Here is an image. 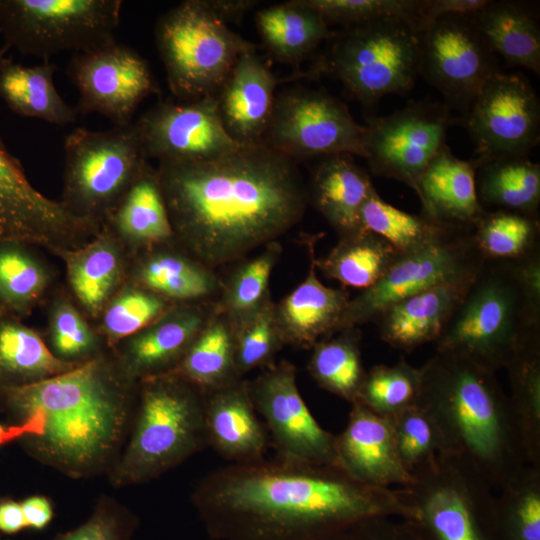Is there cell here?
Returning a JSON list of instances; mask_svg holds the SVG:
<instances>
[{"label":"cell","mask_w":540,"mask_h":540,"mask_svg":"<svg viewBox=\"0 0 540 540\" xmlns=\"http://www.w3.org/2000/svg\"><path fill=\"white\" fill-rule=\"evenodd\" d=\"M157 173L174 242L214 270L278 241L308 204L294 160L262 142L205 161L159 162Z\"/></svg>","instance_id":"cell-1"},{"label":"cell","mask_w":540,"mask_h":540,"mask_svg":"<svg viewBox=\"0 0 540 540\" xmlns=\"http://www.w3.org/2000/svg\"><path fill=\"white\" fill-rule=\"evenodd\" d=\"M192 502L213 540H319L365 518L406 515L398 488L276 458L212 471Z\"/></svg>","instance_id":"cell-2"},{"label":"cell","mask_w":540,"mask_h":540,"mask_svg":"<svg viewBox=\"0 0 540 540\" xmlns=\"http://www.w3.org/2000/svg\"><path fill=\"white\" fill-rule=\"evenodd\" d=\"M104 358H91L40 381L0 386V406L14 420L39 410L41 436H26L30 454L73 477L92 475L120 455L135 411L130 383Z\"/></svg>","instance_id":"cell-3"},{"label":"cell","mask_w":540,"mask_h":540,"mask_svg":"<svg viewBox=\"0 0 540 540\" xmlns=\"http://www.w3.org/2000/svg\"><path fill=\"white\" fill-rule=\"evenodd\" d=\"M421 372L418 404L436 423L444 455L466 461L499 490L528 460L509 396L496 372L465 357L437 352Z\"/></svg>","instance_id":"cell-4"},{"label":"cell","mask_w":540,"mask_h":540,"mask_svg":"<svg viewBox=\"0 0 540 540\" xmlns=\"http://www.w3.org/2000/svg\"><path fill=\"white\" fill-rule=\"evenodd\" d=\"M540 338V296L522 279L517 260H485L435 342V352L470 359L496 372Z\"/></svg>","instance_id":"cell-5"},{"label":"cell","mask_w":540,"mask_h":540,"mask_svg":"<svg viewBox=\"0 0 540 540\" xmlns=\"http://www.w3.org/2000/svg\"><path fill=\"white\" fill-rule=\"evenodd\" d=\"M141 383L130 436L111 469L116 485L153 480L208 447L198 388L174 373Z\"/></svg>","instance_id":"cell-6"},{"label":"cell","mask_w":540,"mask_h":540,"mask_svg":"<svg viewBox=\"0 0 540 540\" xmlns=\"http://www.w3.org/2000/svg\"><path fill=\"white\" fill-rule=\"evenodd\" d=\"M314 68L330 73L365 108L404 95L419 77L420 35L406 21L384 18L344 27Z\"/></svg>","instance_id":"cell-7"},{"label":"cell","mask_w":540,"mask_h":540,"mask_svg":"<svg viewBox=\"0 0 540 540\" xmlns=\"http://www.w3.org/2000/svg\"><path fill=\"white\" fill-rule=\"evenodd\" d=\"M412 478L398 489L420 540H498L494 489L466 461L440 455Z\"/></svg>","instance_id":"cell-8"},{"label":"cell","mask_w":540,"mask_h":540,"mask_svg":"<svg viewBox=\"0 0 540 540\" xmlns=\"http://www.w3.org/2000/svg\"><path fill=\"white\" fill-rule=\"evenodd\" d=\"M155 41L169 89L180 101L216 95L239 56L256 46L206 5L185 0L160 16Z\"/></svg>","instance_id":"cell-9"},{"label":"cell","mask_w":540,"mask_h":540,"mask_svg":"<svg viewBox=\"0 0 540 540\" xmlns=\"http://www.w3.org/2000/svg\"><path fill=\"white\" fill-rule=\"evenodd\" d=\"M64 153L61 203L97 224L108 217L148 164L134 123L104 131L78 127L65 136Z\"/></svg>","instance_id":"cell-10"},{"label":"cell","mask_w":540,"mask_h":540,"mask_svg":"<svg viewBox=\"0 0 540 540\" xmlns=\"http://www.w3.org/2000/svg\"><path fill=\"white\" fill-rule=\"evenodd\" d=\"M121 0H0L5 44L49 61L55 54L91 51L116 41Z\"/></svg>","instance_id":"cell-11"},{"label":"cell","mask_w":540,"mask_h":540,"mask_svg":"<svg viewBox=\"0 0 540 540\" xmlns=\"http://www.w3.org/2000/svg\"><path fill=\"white\" fill-rule=\"evenodd\" d=\"M484 261L473 228L454 226L437 240L401 253L378 282L350 298L336 333L373 322L389 306L423 290L472 279Z\"/></svg>","instance_id":"cell-12"},{"label":"cell","mask_w":540,"mask_h":540,"mask_svg":"<svg viewBox=\"0 0 540 540\" xmlns=\"http://www.w3.org/2000/svg\"><path fill=\"white\" fill-rule=\"evenodd\" d=\"M365 132L339 99L322 90L293 88L276 96L261 142L292 160L336 154L364 158Z\"/></svg>","instance_id":"cell-13"},{"label":"cell","mask_w":540,"mask_h":540,"mask_svg":"<svg viewBox=\"0 0 540 540\" xmlns=\"http://www.w3.org/2000/svg\"><path fill=\"white\" fill-rule=\"evenodd\" d=\"M419 35V76L463 119L484 84L500 71L496 55L469 14L440 17Z\"/></svg>","instance_id":"cell-14"},{"label":"cell","mask_w":540,"mask_h":540,"mask_svg":"<svg viewBox=\"0 0 540 540\" xmlns=\"http://www.w3.org/2000/svg\"><path fill=\"white\" fill-rule=\"evenodd\" d=\"M257 413L263 418L278 460L310 465H336L335 435L314 418L300 394L296 366L275 362L248 381Z\"/></svg>","instance_id":"cell-15"},{"label":"cell","mask_w":540,"mask_h":540,"mask_svg":"<svg viewBox=\"0 0 540 540\" xmlns=\"http://www.w3.org/2000/svg\"><path fill=\"white\" fill-rule=\"evenodd\" d=\"M453 123L444 103L419 101L365 125V159L372 174L395 179L417 192L419 179Z\"/></svg>","instance_id":"cell-16"},{"label":"cell","mask_w":540,"mask_h":540,"mask_svg":"<svg viewBox=\"0 0 540 540\" xmlns=\"http://www.w3.org/2000/svg\"><path fill=\"white\" fill-rule=\"evenodd\" d=\"M475 147V166L528 155L540 141V101L520 73H495L482 87L463 119Z\"/></svg>","instance_id":"cell-17"},{"label":"cell","mask_w":540,"mask_h":540,"mask_svg":"<svg viewBox=\"0 0 540 540\" xmlns=\"http://www.w3.org/2000/svg\"><path fill=\"white\" fill-rule=\"evenodd\" d=\"M67 74L78 90V114L99 113L113 126H125L139 104L160 93L149 63L133 48L114 41L75 53Z\"/></svg>","instance_id":"cell-18"},{"label":"cell","mask_w":540,"mask_h":540,"mask_svg":"<svg viewBox=\"0 0 540 540\" xmlns=\"http://www.w3.org/2000/svg\"><path fill=\"white\" fill-rule=\"evenodd\" d=\"M10 47H0V63ZM97 225L40 193L0 134V243L59 246L92 233Z\"/></svg>","instance_id":"cell-19"},{"label":"cell","mask_w":540,"mask_h":540,"mask_svg":"<svg viewBox=\"0 0 540 540\" xmlns=\"http://www.w3.org/2000/svg\"><path fill=\"white\" fill-rule=\"evenodd\" d=\"M134 124L147 158L159 162L210 160L242 145L224 127L216 95L161 101Z\"/></svg>","instance_id":"cell-20"},{"label":"cell","mask_w":540,"mask_h":540,"mask_svg":"<svg viewBox=\"0 0 540 540\" xmlns=\"http://www.w3.org/2000/svg\"><path fill=\"white\" fill-rule=\"evenodd\" d=\"M336 465L364 484L392 488L412 482L396 452L388 418L363 404L351 403L348 422L335 436Z\"/></svg>","instance_id":"cell-21"},{"label":"cell","mask_w":540,"mask_h":540,"mask_svg":"<svg viewBox=\"0 0 540 540\" xmlns=\"http://www.w3.org/2000/svg\"><path fill=\"white\" fill-rule=\"evenodd\" d=\"M207 444L231 464L264 460L269 437L244 378L204 394Z\"/></svg>","instance_id":"cell-22"},{"label":"cell","mask_w":540,"mask_h":540,"mask_svg":"<svg viewBox=\"0 0 540 540\" xmlns=\"http://www.w3.org/2000/svg\"><path fill=\"white\" fill-rule=\"evenodd\" d=\"M278 82L256 48L239 56L216 94L223 125L235 141H262L273 114Z\"/></svg>","instance_id":"cell-23"},{"label":"cell","mask_w":540,"mask_h":540,"mask_svg":"<svg viewBox=\"0 0 540 540\" xmlns=\"http://www.w3.org/2000/svg\"><path fill=\"white\" fill-rule=\"evenodd\" d=\"M216 310V303L176 304L126 344V375L141 380L169 373Z\"/></svg>","instance_id":"cell-24"},{"label":"cell","mask_w":540,"mask_h":540,"mask_svg":"<svg viewBox=\"0 0 540 540\" xmlns=\"http://www.w3.org/2000/svg\"><path fill=\"white\" fill-rule=\"evenodd\" d=\"M309 268L305 279L278 303L274 317L285 346L311 349L318 341L336 333L350 299L344 288L324 285L317 277L314 243H307Z\"/></svg>","instance_id":"cell-25"},{"label":"cell","mask_w":540,"mask_h":540,"mask_svg":"<svg viewBox=\"0 0 540 540\" xmlns=\"http://www.w3.org/2000/svg\"><path fill=\"white\" fill-rule=\"evenodd\" d=\"M474 278L437 285L389 306L373 321L380 338L405 352L436 342Z\"/></svg>","instance_id":"cell-26"},{"label":"cell","mask_w":540,"mask_h":540,"mask_svg":"<svg viewBox=\"0 0 540 540\" xmlns=\"http://www.w3.org/2000/svg\"><path fill=\"white\" fill-rule=\"evenodd\" d=\"M422 213L438 222L473 228L486 211L479 202L475 167L444 144L423 171L416 192Z\"/></svg>","instance_id":"cell-27"},{"label":"cell","mask_w":540,"mask_h":540,"mask_svg":"<svg viewBox=\"0 0 540 540\" xmlns=\"http://www.w3.org/2000/svg\"><path fill=\"white\" fill-rule=\"evenodd\" d=\"M375 190L370 174L352 155H330L323 157L312 172L308 202L340 238L363 230L360 211Z\"/></svg>","instance_id":"cell-28"},{"label":"cell","mask_w":540,"mask_h":540,"mask_svg":"<svg viewBox=\"0 0 540 540\" xmlns=\"http://www.w3.org/2000/svg\"><path fill=\"white\" fill-rule=\"evenodd\" d=\"M469 16L495 55L540 75L539 17L528 3L488 0Z\"/></svg>","instance_id":"cell-29"},{"label":"cell","mask_w":540,"mask_h":540,"mask_svg":"<svg viewBox=\"0 0 540 540\" xmlns=\"http://www.w3.org/2000/svg\"><path fill=\"white\" fill-rule=\"evenodd\" d=\"M140 287L174 304L214 302L224 280L216 270L202 264L183 249H156L139 265Z\"/></svg>","instance_id":"cell-30"},{"label":"cell","mask_w":540,"mask_h":540,"mask_svg":"<svg viewBox=\"0 0 540 540\" xmlns=\"http://www.w3.org/2000/svg\"><path fill=\"white\" fill-rule=\"evenodd\" d=\"M255 23L264 47L277 61L297 65L335 31L302 0H291L259 10Z\"/></svg>","instance_id":"cell-31"},{"label":"cell","mask_w":540,"mask_h":540,"mask_svg":"<svg viewBox=\"0 0 540 540\" xmlns=\"http://www.w3.org/2000/svg\"><path fill=\"white\" fill-rule=\"evenodd\" d=\"M56 68L50 61L24 66L4 57L0 63V100L24 117L60 126L74 123L78 112L57 91Z\"/></svg>","instance_id":"cell-32"},{"label":"cell","mask_w":540,"mask_h":540,"mask_svg":"<svg viewBox=\"0 0 540 540\" xmlns=\"http://www.w3.org/2000/svg\"><path fill=\"white\" fill-rule=\"evenodd\" d=\"M107 218L118 233L133 243L154 247L174 242L157 169L149 163Z\"/></svg>","instance_id":"cell-33"},{"label":"cell","mask_w":540,"mask_h":540,"mask_svg":"<svg viewBox=\"0 0 540 540\" xmlns=\"http://www.w3.org/2000/svg\"><path fill=\"white\" fill-rule=\"evenodd\" d=\"M169 373L182 377L203 394L242 379L235 362V328L217 307Z\"/></svg>","instance_id":"cell-34"},{"label":"cell","mask_w":540,"mask_h":540,"mask_svg":"<svg viewBox=\"0 0 540 540\" xmlns=\"http://www.w3.org/2000/svg\"><path fill=\"white\" fill-rule=\"evenodd\" d=\"M475 167L480 204L539 216L540 165L528 155L491 159Z\"/></svg>","instance_id":"cell-35"},{"label":"cell","mask_w":540,"mask_h":540,"mask_svg":"<svg viewBox=\"0 0 540 540\" xmlns=\"http://www.w3.org/2000/svg\"><path fill=\"white\" fill-rule=\"evenodd\" d=\"M387 240L367 230L338 238L315 266L325 277L344 286L367 289L378 282L398 258Z\"/></svg>","instance_id":"cell-36"},{"label":"cell","mask_w":540,"mask_h":540,"mask_svg":"<svg viewBox=\"0 0 540 540\" xmlns=\"http://www.w3.org/2000/svg\"><path fill=\"white\" fill-rule=\"evenodd\" d=\"M76 365L53 354L34 330L7 314L0 319V386L40 381Z\"/></svg>","instance_id":"cell-37"},{"label":"cell","mask_w":540,"mask_h":540,"mask_svg":"<svg viewBox=\"0 0 540 540\" xmlns=\"http://www.w3.org/2000/svg\"><path fill=\"white\" fill-rule=\"evenodd\" d=\"M283 252L279 241H273L255 256L244 258L224 280L216 307L238 328L270 300V279Z\"/></svg>","instance_id":"cell-38"},{"label":"cell","mask_w":540,"mask_h":540,"mask_svg":"<svg viewBox=\"0 0 540 540\" xmlns=\"http://www.w3.org/2000/svg\"><path fill=\"white\" fill-rule=\"evenodd\" d=\"M357 327L343 329L311 348L307 370L322 389L353 403L366 375Z\"/></svg>","instance_id":"cell-39"},{"label":"cell","mask_w":540,"mask_h":540,"mask_svg":"<svg viewBox=\"0 0 540 540\" xmlns=\"http://www.w3.org/2000/svg\"><path fill=\"white\" fill-rule=\"evenodd\" d=\"M505 369L528 464L540 466V338L522 348Z\"/></svg>","instance_id":"cell-40"},{"label":"cell","mask_w":540,"mask_h":540,"mask_svg":"<svg viewBox=\"0 0 540 540\" xmlns=\"http://www.w3.org/2000/svg\"><path fill=\"white\" fill-rule=\"evenodd\" d=\"M539 216L515 211L486 210L473 227L477 249L485 260H517L539 246Z\"/></svg>","instance_id":"cell-41"},{"label":"cell","mask_w":540,"mask_h":540,"mask_svg":"<svg viewBox=\"0 0 540 540\" xmlns=\"http://www.w3.org/2000/svg\"><path fill=\"white\" fill-rule=\"evenodd\" d=\"M360 223L363 230L384 238L399 253L429 244L454 227L423 213L415 215L398 209L383 200L376 190L361 208Z\"/></svg>","instance_id":"cell-42"},{"label":"cell","mask_w":540,"mask_h":540,"mask_svg":"<svg viewBox=\"0 0 540 540\" xmlns=\"http://www.w3.org/2000/svg\"><path fill=\"white\" fill-rule=\"evenodd\" d=\"M107 237L74 253H67L68 279L80 303L98 313L111 294L120 273V258Z\"/></svg>","instance_id":"cell-43"},{"label":"cell","mask_w":540,"mask_h":540,"mask_svg":"<svg viewBox=\"0 0 540 540\" xmlns=\"http://www.w3.org/2000/svg\"><path fill=\"white\" fill-rule=\"evenodd\" d=\"M498 491V540H540V466L527 464Z\"/></svg>","instance_id":"cell-44"},{"label":"cell","mask_w":540,"mask_h":540,"mask_svg":"<svg viewBox=\"0 0 540 540\" xmlns=\"http://www.w3.org/2000/svg\"><path fill=\"white\" fill-rule=\"evenodd\" d=\"M421 383V367L403 358L393 365H375L366 371L356 401L390 418L418 403Z\"/></svg>","instance_id":"cell-45"},{"label":"cell","mask_w":540,"mask_h":540,"mask_svg":"<svg viewBox=\"0 0 540 540\" xmlns=\"http://www.w3.org/2000/svg\"><path fill=\"white\" fill-rule=\"evenodd\" d=\"M397 455L404 469L414 476L444 455L439 429L430 414L418 403L388 418Z\"/></svg>","instance_id":"cell-46"},{"label":"cell","mask_w":540,"mask_h":540,"mask_svg":"<svg viewBox=\"0 0 540 540\" xmlns=\"http://www.w3.org/2000/svg\"><path fill=\"white\" fill-rule=\"evenodd\" d=\"M22 245L0 243V306L6 314L26 312L46 285L43 267Z\"/></svg>","instance_id":"cell-47"},{"label":"cell","mask_w":540,"mask_h":540,"mask_svg":"<svg viewBox=\"0 0 540 540\" xmlns=\"http://www.w3.org/2000/svg\"><path fill=\"white\" fill-rule=\"evenodd\" d=\"M174 303L142 287L129 288L118 295L103 316V330L109 340L118 341L137 334L171 309Z\"/></svg>","instance_id":"cell-48"},{"label":"cell","mask_w":540,"mask_h":540,"mask_svg":"<svg viewBox=\"0 0 540 540\" xmlns=\"http://www.w3.org/2000/svg\"><path fill=\"white\" fill-rule=\"evenodd\" d=\"M285 347L274 317V301L270 299L250 320L235 328V362L243 378L257 368H267Z\"/></svg>","instance_id":"cell-49"},{"label":"cell","mask_w":540,"mask_h":540,"mask_svg":"<svg viewBox=\"0 0 540 540\" xmlns=\"http://www.w3.org/2000/svg\"><path fill=\"white\" fill-rule=\"evenodd\" d=\"M326 23L349 27L384 18L406 21L416 30L421 0H302Z\"/></svg>","instance_id":"cell-50"},{"label":"cell","mask_w":540,"mask_h":540,"mask_svg":"<svg viewBox=\"0 0 540 540\" xmlns=\"http://www.w3.org/2000/svg\"><path fill=\"white\" fill-rule=\"evenodd\" d=\"M138 527L133 513L109 499L101 500L90 517L53 540H132Z\"/></svg>","instance_id":"cell-51"},{"label":"cell","mask_w":540,"mask_h":540,"mask_svg":"<svg viewBox=\"0 0 540 540\" xmlns=\"http://www.w3.org/2000/svg\"><path fill=\"white\" fill-rule=\"evenodd\" d=\"M52 343L59 358L89 354L96 346V337L80 313L67 302L58 304L52 317Z\"/></svg>","instance_id":"cell-52"},{"label":"cell","mask_w":540,"mask_h":540,"mask_svg":"<svg viewBox=\"0 0 540 540\" xmlns=\"http://www.w3.org/2000/svg\"><path fill=\"white\" fill-rule=\"evenodd\" d=\"M319 540H420L402 518L373 516L353 522Z\"/></svg>","instance_id":"cell-53"},{"label":"cell","mask_w":540,"mask_h":540,"mask_svg":"<svg viewBox=\"0 0 540 540\" xmlns=\"http://www.w3.org/2000/svg\"><path fill=\"white\" fill-rule=\"evenodd\" d=\"M488 0H421L416 31L423 32L438 18L450 14H472Z\"/></svg>","instance_id":"cell-54"},{"label":"cell","mask_w":540,"mask_h":540,"mask_svg":"<svg viewBox=\"0 0 540 540\" xmlns=\"http://www.w3.org/2000/svg\"><path fill=\"white\" fill-rule=\"evenodd\" d=\"M27 528L41 531L52 521L54 510L51 501L39 495L27 497L21 502Z\"/></svg>","instance_id":"cell-55"},{"label":"cell","mask_w":540,"mask_h":540,"mask_svg":"<svg viewBox=\"0 0 540 540\" xmlns=\"http://www.w3.org/2000/svg\"><path fill=\"white\" fill-rule=\"evenodd\" d=\"M44 426L45 416L39 410L33 411L24 421L18 424L5 426L0 422V446L26 436H41Z\"/></svg>","instance_id":"cell-56"},{"label":"cell","mask_w":540,"mask_h":540,"mask_svg":"<svg viewBox=\"0 0 540 540\" xmlns=\"http://www.w3.org/2000/svg\"><path fill=\"white\" fill-rule=\"evenodd\" d=\"M26 528L21 502L10 498L0 499V534L13 535Z\"/></svg>","instance_id":"cell-57"},{"label":"cell","mask_w":540,"mask_h":540,"mask_svg":"<svg viewBox=\"0 0 540 540\" xmlns=\"http://www.w3.org/2000/svg\"><path fill=\"white\" fill-rule=\"evenodd\" d=\"M209 9L224 23L238 22L251 10L257 1L253 0H205Z\"/></svg>","instance_id":"cell-58"},{"label":"cell","mask_w":540,"mask_h":540,"mask_svg":"<svg viewBox=\"0 0 540 540\" xmlns=\"http://www.w3.org/2000/svg\"><path fill=\"white\" fill-rule=\"evenodd\" d=\"M6 315L5 311L2 309V307L0 306V319Z\"/></svg>","instance_id":"cell-59"},{"label":"cell","mask_w":540,"mask_h":540,"mask_svg":"<svg viewBox=\"0 0 540 540\" xmlns=\"http://www.w3.org/2000/svg\"><path fill=\"white\" fill-rule=\"evenodd\" d=\"M0 540H8V539L3 538L2 534H0Z\"/></svg>","instance_id":"cell-60"}]
</instances>
